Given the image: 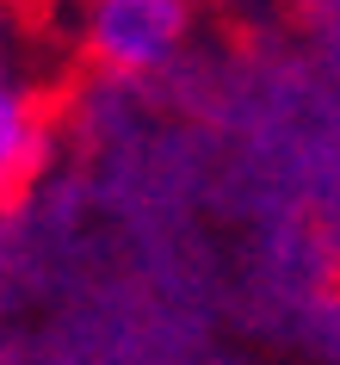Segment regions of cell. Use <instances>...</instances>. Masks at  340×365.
Listing matches in <instances>:
<instances>
[{
	"mask_svg": "<svg viewBox=\"0 0 340 365\" xmlns=\"http://www.w3.org/2000/svg\"><path fill=\"white\" fill-rule=\"evenodd\" d=\"M180 38L173 0H99L93 6V43L112 68H155Z\"/></svg>",
	"mask_w": 340,
	"mask_h": 365,
	"instance_id": "cell-1",
	"label": "cell"
},
{
	"mask_svg": "<svg viewBox=\"0 0 340 365\" xmlns=\"http://www.w3.org/2000/svg\"><path fill=\"white\" fill-rule=\"evenodd\" d=\"M38 161V118L19 93H0V180H13Z\"/></svg>",
	"mask_w": 340,
	"mask_h": 365,
	"instance_id": "cell-2",
	"label": "cell"
}]
</instances>
